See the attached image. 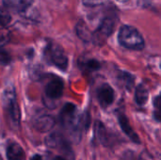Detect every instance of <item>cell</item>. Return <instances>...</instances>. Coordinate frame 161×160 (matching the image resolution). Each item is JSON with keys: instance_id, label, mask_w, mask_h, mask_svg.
<instances>
[{"instance_id": "6", "label": "cell", "mask_w": 161, "mask_h": 160, "mask_svg": "<svg viewBox=\"0 0 161 160\" xmlns=\"http://www.w3.org/2000/svg\"><path fill=\"white\" fill-rule=\"evenodd\" d=\"M114 21L110 18H105L93 34V41L96 44L102 45L112 34L114 29Z\"/></svg>"}, {"instance_id": "12", "label": "cell", "mask_w": 161, "mask_h": 160, "mask_svg": "<svg viewBox=\"0 0 161 160\" xmlns=\"http://www.w3.org/2000/svg\"><path fill=\"white\" fill-rule=\"evenodd\" d=\"M25 152L23 148L16 142H10L7 148L8 160H24Z\"/></svg>"}, {"instance_id": "23", "label": "cell", "mask_w": 161, "mask_h": 160, "mask_svg": "<svg viewBox=\"0 0 161 160\" xmlns=\"http://www.w3.org/2000/svg\"><path fill=\"white\" fill-rule=\"evenodd\" d=\"M118 1H120V2H127L128 0H118Z\"/></svg>"}, {"instance_id": "17", "label": "cell", "mask_w": 161, "mask_h": 160, "mask_svg": "<svg viewBox=\"0 0 161 160\" xmlns=\"http://www.w3.org/2000/svg\"><path fill=\"white\" fill-rule=\"evenodd\" d=\"M121 160H142L141 156L138 155L137 153H135L134 151L131 150H127L125 151L122 157H121Z\"/></svg>"}, {"instance_id": "16", "label": "cell", "mask_w": 161, "mask_h": 160, "mask_svg": "<svg viewBox=\"0 0 161 160\" xmlns=\"http://www.w3.org/2000/svg\"><path fill=\"white\" fill-rule=\"evenodd\" d=\"M82 67H83V69H85L88 72H94V71H97L100 69L101 64L96 59H88L83 62Z\"/></svg>"}, {"instance_id": "9", "label": "cell", "mask_w": 161, "mask_h": 160, "mask_svg": "<svg viewBox=\"0 0 161 160\" xmlns=\"http://www.w3.org/2000/svg\"><path fill=\"white\" fill-rule=\"evenodd\" d=\"M34 2V0H3L4 6L13 11H25Z\"/></svg>"}, {"instance_id": "21", "label": "cell", "mask_w": 161, "mask_h": 160, "mask_svg": "<svg viewBox=\"0 0 161 160\" xmlns=\"http://www.w3.org/2000/svg\"><path fill=\"white\" fill-rule=\"evenodd\" d=\"M31 160H43V158L41 155H35L31 157Z\"/></svg>"}, {"instance_id": "8", "label": "cell", "mask_w": 161, "mask_h": 160, "mask_svg": "<svg viewBox=\"0 0 161 160\" xmlns=\"http://www.w3.org/2000/svg\"><path fill=\"white\" fill-rule=\"evenodd\" d=\"M97 98L102 108H106L109 107L114 102V98H115V93L113 89L108 84L102 85L97 91Z\"/></svg>"}, {"instance_id": "4", "label": "cell", "mask_w": 161, "mask_h": 160, "mask_svg": "<svg viewBox=\"0 0 161 160\" xmlns=\"http://www.w3.org/2000/svg\"><path fill=\"white\" fill-rule=\"evenodd\" d=\"M45 60L58 69L65 71L68 66V58L61 46L55 42H49L44 49Z\"/></svg>"}, {"instance_id": "5", "label": "cell", "mask_w": 161, "mask_h": 160, "mask_svg": "<svg viewBox=\"0 0 161 160\" xmlns=\"http://www.w3.org/2000/svg\"><path fill=\"white\" fill-rule=\"evenodd\" d=\"M63 89L64 85L62 79L58 76H53L44 87L45 97L50 101L58 100L63 94Z\"/></svg>"}, {"instance_id": "22", "label": "cell", "mask_w": 161, "mask_h": 160, "mask_svg": "<svg viewBox=\"0 0 161 160\" xmlns=\"http://www.w3.org/2000/svg\"><path fill=\"white\" fill-rule=\"evenodd\" d=\"M54 160H65V159H64L63 157H56Z\"/></svg>"}, {"instance_id": "11", "label": "cell", "mask_w": 161, "mask_h": 160, "mask_svg": "<svg viewBox=\"0 0 161 160\" xmlns=\"http://www.w3.org/2000/svg\"><path fill=\"white\" fill-rule=\"evenodd\" d=\"M55 121L51 116L48 115H42L37 118H35L33 122V126L41 132H46L49 131L54 126Z\"/></svg>"}, {"instance_id": "19", "label": "cell", "mask_w": 161, "mask_h": 160, "mask_svg": "<svg viewBox=\"0 0 161 160\" xmlns=\"http://www.w3.org/2000/svg\"><path fill=\"white\" fill-rule=\"evenodd\" d=\"M8 40H9V36L8 32L4 30H0V51L3 50L4 45L8 41Z\"/></svg>"}, {"instance_id": "3", "label": "cell", "mask_w": 161, "mask_h": 160, "mask_svg": "<svg viewBox=\"0 0 161 160\" xmlns=\"http://www.w3.org/2000/svg\"><path fill=\"white\" fill-rule=\"evenodd\" d=\"M3 106L10 124L17 127L20 124V110L13 88L9 87L8 89L5 90L3 95Z\"/></svg>"}, {"instance_id": "15", "label": "cell", "mask_w": 161, "mask_h": 160, "mask_svg": "<svg viewBox=\"0 0 161 160\" xmlns=\"http://www.w3.org/2000/svg\"><path fill=\"white\" fill-rule=\"evenodd\" d=\"M118 79H119V82L121 84H123L125 88H127V89L132 88L133 83H134V77H133V75H131V74H129L127 73L122 72L118 75Z\"/></svg>"}, {"instance_id": "18", "label": "cell", "mask_w": 161, "mask_h": 160, "mask_svg": "<svg viewBox=\"0 0 161 160\" xmlns=\"http://www.w3.org/2000/svg\"><path fill=\"white\" fill-rule=\"evenodd\" d=\"M10 16L6 9L0 8V25H6L10 21Z\"/></svg>"}, {"instance_id": "10", "label": "cell", "mask_w": 161, "mask_h": 160, "mask_svg": "<svg viewBox=\"0 0 161 160\" xmlns=\"http://www.w3.org/2000/svg\"><path fill=\"white\" fill-rule=\"evenodd\" d=\"M118 120H119V124L121 125V128L123 129V131L125 132V134L132 141H134L135 143H140V138L138 137V135L135 133V131L133 130V128L131 127L129 122H128V119L126 118V116L122 113V114H119L118 116Z\"/></svg>"}, {"instance_id": "1", "label": "cell", "mask_w": 161, "mask_h": 160, "mask_svg": "<svg viewBox=\"0 0 161 160\" xmlns=\"http://www.w3.org/2000/svg\"><path fill=\"white\" fill-rule=\"evenodd\" d=\"M59 119L62 126L75 138L80 134L81 126L86 124L85 119L78 115L76 107L71 103L64 105L60 111Z\"/></svg>"}, {"instance_id": "14", "label": "cell", "mask_w": 161, "mask_h": 160, "mask_svg": "<svg viewBox=\"0 0 161 160\" xmlns=\"http://www.w3.org/2000/svg\"><path fill=\"white\" fill-rule=\"evenodd\" d=\"M148 91L147 89L142 85H139L136 89V93H135V99H136V103L140 106V107H143L147 100H148Z\"/></svg>"}, {"instance_id": "20", "label": "cell", "mask_w": 161, "mask_h": 160, "mask_svg": "<svg viewBox=\"0 0 161 160\" xmlns=\"http://www.w3.org/2000/svg\"><path fill=\"white\" fill-rule=\"evenodd\" d=\"M154 105H155V108H156V111H155V118L158 122L160 121V98L159 96H158L156 99H155V102H154Z\"/></svg>"}, {"instance_id": "13", "label": "cell", "mask_w": 161, "mask_h": 160, "mask_svg": "<svg viewBox=\"0 0 161 160\" xmlns=\"http://www.w3.org/2000/svg\"><path fill=\"white\" fill-rule=\"evenodd\" d=\"M95 133L97 138L99 139L100 142H102L104 145L108 146L109 145V135L108 134V131L106 129V127L104 126V124L100 122H97L95 124Z\"/></svg>"}, {"instance_id": "7", "label": "cell", "mask_w": 161, "mask_h": 160, "mask_svg": "<svg viewBox=\"0 0 161 160\" xmlns=\"http://www.w3.org/2000/svg\"><path fill=\"white\" fill-rule=\"evenodd\" d=\"M45 143L52 149H57L64 154H70L71 149L68 141L59 133H53L46 138Z\"/></svg>"}, {"instance_id": "2", "label": "cell", "mask_w": 161, "mask_h": 160, "mask_svg": "<svg viewBox=\"0 0 161 160\" xmlns=\"http://www.w3.org/2000/svg\"><path fill=\"white\" fill-rule=\"evenodd\" d=\"M118 41L120 44L127 49L142 50L144 47V40L140 31L131 25H124L121 27L118 34Z\"/></svg>"}]
</instances>
